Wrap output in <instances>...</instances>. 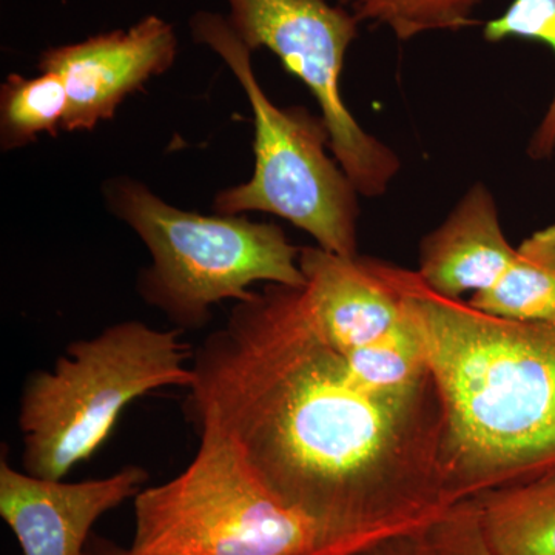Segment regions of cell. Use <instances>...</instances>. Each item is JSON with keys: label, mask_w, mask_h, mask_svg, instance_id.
<instances>
[{"label": "cell", "mask_w": 555, "mask_h": 555, "mask_svg": "<svg viewBox=\"0 0 555 555\" xmlns=\"http://www.w3.org/2000/svg\"><path fill=\"white\" fill-rule=\"evenodd\" d=\"M467 302L505 320H555V222L537 230L516 247L494 286L474 294Z\"/></svg>", "instance_id": "obj_13"}, {"label": "cell", "mask_w": 555, "mask_h": 555, "mask_svg": "<svg viewBox=\"0 0 555 555\" xmlns=\"http://www.w3.org/2000/svg\"><path fill=\"white\" fill-rule=\"evenodd\" d=\"M177 54L173 27L152 14L129 30L51 47L40 54L39 72L54 73L65 83L68 112L64 130L90 131L113 119L131 93L166 73Z\"/></svg>", "instance_id": "obj_8"}, {"label": "cell", "mask_w": 555, "mask_h": 555, "mask_svg": "<svg viewBox=\"0 0 555 555\" xmlns=\"http://www.w3.org/2000/svg\"><path fill=\"white\" fill-rule=\"evenodd\" d=\"M130 465L104 478L69 483L17 470L0 459V516L24 555H83L102 516L134 499L147 483Z\"/></svg>", "instance_id": "obj_9"}, {"label": "cell", "mask_w": 555, "mask_h": 555, "mask_svg": "<svg viewBox=\"0 0 555 555\" xmlns=\"http://www.w3.org/2000/svg\"><path fill=\"white\" fill-rule=\"evenodd\" d=\"M429 555H495L474 500L452 503L423 529Z\"/></svg>", "instance_id": "obj_18"}, {"label": "cell", "mask_w": 555, "mask_h": 555, "mask_svg": "<svg viewBox=\"0 0 555 555\" xmlns=\"http://www.w3.org/2000/svg\"><path fill=\"white\" fill-rule=\"evenodd\" d=\"M343 357L353 377L377 393L411 396L434 385L425 341L409 312L408 301L406 315L392 331Z\"/></svg>", "instance_id": "obj_14"}, {"label": "cell", "mask_w": 555, "mask_h": 555, "mask_svg": "<svg viewBox=\"0 0 555 555\" xmlns=\"http://www.w3.org/2000/svg\"><path fill=\"white\" fill-rule=\"evenodd\" d=\"M469 500L495 555H555V474Z\"/></svg>", "instance_id": "obj_12"}, {"label": "cell", "mask_w": 555, "mask_h": 555, "mask_svg": "<svg viewBox=\"0 0 555 555\" xmlns=\"http://www.w3.org/2000/svg\"><path fill=\"white\" fill-rule=\"evenodd\" d=\"M190 31L232 69L254 113V173L243 184L219 192L214 210L275 215L312 236L318 247L356 257L361 195L337 159L327 156L331 134L323 116L273 104L259 86L251 50L228 17L199 11L190 20Z\"/></svg>", "instance_id": "obj_5"}, {"label": "cell", "mask_w": 555, "mask_h": 555, "mask_svg": "<svg viewBox=\"0 0 555 555\" xmlns=\"http://www.w3.org/2000/svg\"><path fill=\"white\" fill-rule=\"evenodd\" d=\"M423 529H412V531L398 532V534L382 537L350 551L346 555H429L425 542Z\"/></svg>", "instance_id": "obj_19"}, {"label": "cell", "mask_w": 555, "mask_h": 555, "mask_svg": "<svg viewBox=\"0 0 555 555\" xmlns=\"http://www.w3.org/2000/svg\"><path fill=\"white\" fill-rule=\"evenodd\" d=\"M481 0H339L358 21L386 25L400 40L430 31H456L476 24Z\"/></svg>", "instance_id": "obj_16"}, {"label": "cell", "mask_w": 555, "mask_h": 555, "mask_svg": "<svg viewBox=\"0 0 555 555\" xmlns=\"http://www.w3.org/2000/svg\"><path fill=\"white\" fill-rule=\"evenodd\" d=\"M104 199L152 257L138 276L139 297L181 332L206 327L219 302L246 301L254 284L305 286L301 247L275 222L182 210L129 177L105 182Z\"/></svg>", "instance_id": "obj_4"}, {"label": "cell", "mask_w": 555, "mask_h": 555, "mask_svg": "<svg viewBox=\"0 0 555 555\" xmlns=\"http://www.w3.org/2000/svg\"><path fill=\"white\" fill-rule=\"evenodd\" d=\"M406 301L443 406L449 502L555 474V320L488 315L434 294L416 270Z\"/></svg>", "instance_id": "obj_2"}, {"label": "cell", "mask_w": 555, "mask_h": 555, "mask_svg": "<svg viewBox=\"0 0 555 555\" xmlns=\"http://www.w3.org/2000/svg\"><path fill=\"white\" fill-rule=\"evenodd\" d=\"M196 433L192 463L134 496L130 555H334L315 525L270 494L228 436Z\"/></svg>", "instance_id": "obj_6"}, {"label": "cell", "mask_w": 555, "mask_h": 555, "mask_svg": "<svg viewBox=\"0 0 555 555\" xmlns=\"http://www.w3.org/2000/svg\"><path fill=\"white\" fill-rule=\"evenodd\" d=\"M302 298L328 345L347 353L377 341L406 315V269L383 259L301 247Z\"/></svg>", "instance_id": "obj_10"}, {"label": "cell", "mask_w": 555, "mask_h": 555, "mask_svg": "<svg viewBox=\"0 0 555 555\" xmlns=\"http://www.w3.org/2000/svg\"><path fill=\"white\" fill-rule=\"evenodd\" d=\"M228 22L251 51L268 49L301 80L320 107L331 152L358 193L379 198L401 170L400 156L369 133L341 91L346 53L360 21L327 0H225Z\"/></svg>", "instance_id": "obj_7"}, {"label": "cell", "mask_w": 555, "mask_h": 555, "mask_svg": "<svg viewBox=\"0 0 555 555\" xmlns=\"http://www.w3.org/2000/svg\"><path fill=\"white\" fill-rule=\"evenodd\" d=\"M179 328L159 331L138 320L69 343L47 371L33 372L20 401L22 469L65 480L107 441L124 409L164 387L192 386L188 343Z\"/></svg>", "instance_id": "obj_3"}, {"label": "cell", "mask_w": 555, "mask_h": 555, "mask_svg": "<svg viewBox=\"0 0 555 555\" xmlns=\"http://www.w3.org/2000/svg\"><path fill=\"white\" fill-rule=\"evenodd\" d=\"M83 555H130L129 547L118 545L113 540L102 535H91L89 545Z\"/></svg>", "instance_id": "obj_20"}, {"label": "cell", "mask_w": 555, "mask_h": 555, "mask_svg": "<svg viewBox=\"0 0 555 555\" xmlns=\"http://www.w3.org/2000/svg\"><path fill=\"white\" fill-rule=\"evenodd\" d=\"M68 94L60 76L40 72L35 78L10 75L0 87V147L24 149L40 134L64 130Z\"/></svg>", "instance_id": "obj_15"}, {"label": "cell", "mask_w": 555, "mask_h": 555, "mask_svg": "<svg viewBox=\"0 0 555 555\" xmlns=\"http://www.w3.org/2000/svg\"><path fill=\"white\" fill-rule=\"evenodd\" d=\"M516 247L500 221L491 190L476 182L451 214L420 244V280L448 299L480 294L505 273Z\"/></svg>", "instance_id": "obj_11"}, {"label": "cell", "mask_w": 555, "mask_h": 555, "mask_svg": "<svg viewBox=\"0 0 555 555\" xmlns=\"http://www.w3.org/2000/svg\"><path fill=\"white\" fill-rule=\"evenodd\" d=\"M184 411L214 427L334 555L429 524L452 503L433 386L393 397L361 385L310 320L302 287L264 284L193 352Z\"/></svg>", "instance_id": "obj_1"}, {"label": "cell", "mask_w": 555, "mask_h": 555, "mask_svg": "<svg viewBox=\"0 0 555 555\" xmlns=\"http://www.w3.org/2000/svg\"><path fill=\"white\" fill-rule=\"evenodd\" d=\"M485 39H528L545 43L555 56V0H514L502 16L486 22ZM555 153V90L528 145L529 158L550 159Z\"/></svg>", "instance_id": "obj_17"}]
</instances>
